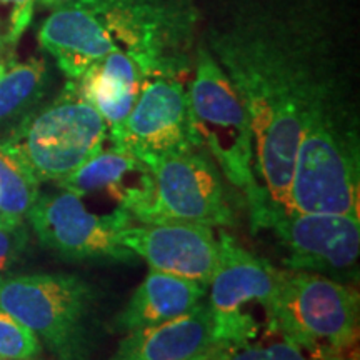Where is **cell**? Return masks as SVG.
<instances>
[{"instance_id":"e0dca14e","label":"cell","mask_w":360,"mask_h":360,"mask_svg":"<svg viewBox=\"0 0 360 360\" xmlns=\"http://www.w3.org/2000/svg\"><path fill=\"white\" fill-rule=\"evenodd\" d=\"M207 287L199 282L152 270L112 321L115 334L154 327L191 312L205 300Z\"/></svg>"},{"instance_id":"5bb4252c","label":"cell","mask_w":360,"mask_h":360,"mask_svg":"<svg viewBox=\"0 0 360 360\" xmlns=\"http://www.w3.org/2000/svg\"><path fill=\"white\" fill-rule=\"evenodd\" d=\"M57 187L80 199L107 197L115 202V209L125 210L132 219L150 197L152 174L137 157L112 146L102 148L74 174L57 182Z\"/></svg>"},{"instance_id":"d4e9b609","label":"cell","mask_w":360,"mask_h":360,"mask_svg":"<svg viewBox=\"0 0 360 360\" xmlns=\"http://www.w3.org/2000/svg\"><path fill=\"white\" fill-rule=\"evenodd\" d=\"M72 2V0H37V4L42 8H49V11H53V8L65 6V4Z\"/></svg>"},{"instance_id":"277c9868","label":"cell","mask_w":360,"mask_h":360,"mask_svg":"<svg viewBox=\"0 0 360 360\" xmlns=\"http://www.w3.org/2000/svg\"><path fill=\"white\" fill-rule=\"evenodd\" d=\"M192 69L193 79L187 94L195 146L204 148L224 177L244 192L255 227L267 205L254 172L249 114L231 79L204 42L197 45Z\"/></svg>"},{"instance_id":"7c38bea8","label":"cell","mask_w":360,"mask_h":360,"mask_svg":"<svg viewBox=\"0 0 360 360\" xmlns=\"http://www.w3.org/2000/svg\"><path fill=\"white\" fill-rule=\"evenodd\" d=\"M109 139L112 146L143 164L197 147L188 94L182 79H148L122 127Z\"/></svg>"},{"instance_id":"484cf974","label":"cell","mask_w":360,"mask_h":360,"mask_svg":"<svg viewBox=\"0 0 360 360\" xmlns=\"http://www.w3.org/2000/svg\"><path fill=\"white\" fill-rule=\"evenodd\" d=\"M326 360H352L349 354H340V355H332V357H327Z\"/></svg>"},{"instance_id":"30bf717a","label":"cell","mask_w":360,"mask_h":360,"mask_svg":"<svg viewBox=\"0 0 360 360\" xmlns=\"http://www.w3.org/2000/svg\"><path fill=\"white\" fill-rule=\"evenodd\" d=\"M30 227L45 249L72 262L134 264L137 255L120 233L132 222L122 209L96 214L69 191L39 193L30 210Z\"/></svg>"},{"instance_id":"9c48e42d","label":"cell","mask_w":360,"mask_h":360,"mask_svg":"<svg viewBox=\"0 0 360 360\" xmlns=\"http://www.w3.org/2000/svg\"><path fill=\"white\" fill-rule=\"evenodd\" d=\"M146 165L152 174L150 197L132 220L232 225L233 214L220 170L204 148L157 157Z\"/></svg>"},{"instance_id":"cb8c5ba5","label":"cell","mask_w":360,"mask_h":360,"mask_svg":"<svg viewBox=\"0 0 360 360\" xmlns=\"http://www.w3.org/2000/svg\"><path fill=\"white\" fill-rule=\"evenodd\" d=\"M232 349L233 345H217V347L207 350V352L197 355V357H193L191 360H225L227 359V355L231 354Z\"/></svg>"},{"instance_id":"7a4b0ae2","label":"cell","mask_w":360,"mask_h":360,"mask_svg":"<svg viewBox=\"0 0 360 360\" xmlns=\"http://www.w3.org/2000/svg\"><path fill=\"white\" fill-rule=\"evenodd\" d=\"M289 212L360 217L359 112L344 69L327 80L305 112Z\"/></svg>"},{"instance_id":"603a6c76","label":"cell","mask_w":360,"mask_h":360,"mask_svg":"<svg viewBox=\"0 0 360 360\" xmlns=\"http://www.w3.org/2000/svg\"><path fill=\"white\" fill-rule=\"evenodd\" d=\"M0 4L8 8V22L6 34L2 35V47L13 49L32 24L37 0H0Z\"/></svg>"},{"instance_id":"6da1fadb","label":"cell","mask_w":360,"mask_h":360,"mask_svg":"<svg viewBox=\"0 0 360 360\" xmlns=\"http://www.w3.org/2000/svg\"><path fill=\"white\" fill-rule=\"evenodd\" d=\"M326 13L312 0H233L202 40L244 102L255 179L274 212H289L305 112L342 67Z\"/></svg>"},{"instance_id":"83f0119b","label":"cell","mask_w":360,"mask_h":360,"mask_svg":"<svg viewBox=\"0 0 360 360\" xmlns=\"http://www.w3.org/2000/svg\"><path fill=\"white\" fill-rule=\"evenodd\" d=\"M0 360H4V359H0Z\"/></svg>"},{"instance_id":"8992f818","label":"cell","mask_w":360,"mask_h":360,"mask_svg":"<svg viewBox=\"0 0 360 360\" xmlns=\"http://www.w3.org/2000/svg\"><path fill=\"white\" fill-rule=\"evenodd\" d=\"M97 292L72 274L0 277V310L13 315L56 360H90Z\"/></svg>"},{"instance_id":"d6986e66","label":"cell","mask_w":360,"mask_h":360,"mask_svg":"<svg viewBox=\"0 0 360 360\" xmlns=\"http://www.w3.org/2000/svg\"><path fill=\"white\" fill-rule=\"evenodd\" d=\"M40 184L0 147V220L25 222L40 193Z\"/></svg>"},{"instance_id":"4fadbf2b","label":"cell","mask_w":360,"mask_h":360,"mask_svg":"<svg viewBox=\"0 0 360 360\" xmlns=\"http://www.w3.org/2000/svg\"><path fill=\"white\" fill-rule=\"evenodd\" d=\"M124 245L152 270L209 285L220 257L214 227L191 222H139L122 233Z\"/></svg>"},{"instance_id":"ac0fdd59","label":"cell","mask_w":360,"mask_h":360,"mask_svg":"<svg viewBox=\"0 0 360 360\" xmlns=\"http://www.w3.org/2000/svg\"><path fill=\"white\" fill-rule=\"evenodd\" d=\"M52 70L47 58L20 60L12 51L0 52V134H7L47 101Z\"/></svg>"},{"instance_id":"2e32d148","label":"cell","mask_w":360,"mask_h":360,"mask_svg":"<svg viewBox=\"0 0 360 360\" xmlns=\"http://www.w3.org/2000/svg\"><path fill=\"white\" fill-rule=\"evenodd\" d=\"M148 79L139 58L115 51L90 65L74 82L80 96L103 117L110 137L122 127Z\"/></svg>"},{"instance_id":"ba28073f","label":"cell","mask_w":360,"mask_h":360,"mask_svg":"<svg viewBox=\"0 0 360 360\" xmlns=\"http://www.w3.org/2000/svg\"><path fill=\"white\" fill-rule=\"evenodd\" d=\"M219 242L220 257L207 285V305L212 314L219 344L237 347L262 337V328L267 330L255 319L254 310H262L269 321L283 270L245 250L225 231L220 232Z\"/></svg>"},{"instance_id":"4316f807","label":"cell","mask_w":360,"mask_h":360,"mask_svg":"<svg viewBox=\"0 0 360 360\" xmlns=\"http://www.w3.org/2000/svg\"><path fill=\"white\" fill-rule=\"evenodd\" d=\"M0 49H2V35H0Z\"/></svg>"},{"instance_id":"3957f363","label":"cell","mask_w":360,"mask_h":360,"mask_svg":"<svg viewBox=\"0 0 360 360\" xmlns=\"http://www.w3.org/2000/svg\"><path fill=\"white\" fill-rule=\"evenodd\" d=\"M110 52L132 53L148 77L192 70L202 12L197 0H82Z\"/></svg>"},{"instance_id":"ffe728a7","label":"cell","mask_w":360,"mask_h":360,"mask_svg":"<svg viewBox=\"0 0 360 360\" xmlns=\"http://www.w3.org/2000/svg\"><path fill=\"white\" fill-rule=\"evenodd\" d=\"M225 360H326L315 357L277 332H267L257 340L233 347Z\"/></svg>"},{"instance_id":"5b68a950","label":"cell","mask_w":360,"mask_h":360,"mask_svg":"<svg viewBox=\"0 0 360 360\" xmlns=\"http://www.w3.org/2000/svg\"><path fill=\"white\" fill-rule=\"evenodd\" d=\"M109 139L103 117L80 96L74 80L0 139L39 184L60 182L98 154Z\"/></svg>"},{"instance_id":"52a82bcc","label":"cell","mask_w":360,"mask_h":360,"mask_svg":"<svg viewBox=\"0 0 360 360\" xmlns=\"http://www.w3.org/2000/svg\"><path fill=\"white\" fill-rule=\"evenodd\" d=\"M359 304L352 285L285 269L270 310L269 330L319 359L349 354L359 340Z\"/></svg>"},{"instance_id":"8fae6325","label":"cell","mask_w":360,"mask_h":360,"mask_svg":"<svg viewBox=\"0 0 360 360\" xmlns=\"http://www.w3.org/2000/svg\"><path fill=\"white\" fill-rule=\"evenodd\" d=\"M259 227L270 229L287 249V270L319 274L347 285L359 281L360 217L267 210Z\"/></svg>"},{"instance_id":"44dd1931","label":"cell","mask_w":360,"mask_h":360,"mask_svg":"<svg viewBox=\"0 0 360 360\" xmlns=\"http://www.w3.org/2000/svg\"><path fill=\"white\" fill-rule=\"evenodd\" d=\"M42 345L24 323L11 314L0 310V359L35 360Z\"/></svg>"},{"instance_id":"9a60e30c","label":"cell","mask_w":360,"mask_h":360,"mask_svg":"<svg viewBox=\"0 0 360 360\" xmlns=\"http://www.w3.org/2000/svg\"><path fill=\"white\" fill-rule=\"evenodd\" d=\"M105 360H191L219 344L207 300L159 326L129 332Z\"/></svg>"},{"instance_id":"7402d4cb","label":"cell","mask_w":360,"mask_h":360,"mask_svg":"<svg viewBox=\"0 0 360 360\" xmlns=\"http://www.w3.org/2000/svg\"><path fill=\"white\" fill-rule=\"evenodd\" d=\"M29 242L30 233L25 222L0 220V277L19 262Z\"/></svg>"}]
</instances>
